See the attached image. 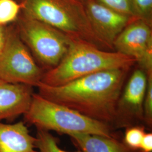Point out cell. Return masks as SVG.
<instances>
[{"label": "cell", "instance_id": "cell-1", "mask_svg": "<svg viewBox=\"0 0 152 152\" xmlns=\"http://www.w3.org/2000/svg\"><path fill=\"white\" fill-rule=\"evenodd\" d=\"M130 69H113L85 76L59 86L40 83L38 94L87 117L112 126L117 104Z\"/></svg>", "mask_w": 152, "mask_h": 152}, {"label": "cell", "instance_id": "cell-2", "mask_svg": "<svg viewBox=\"0 0 152 152\" xmlns=\"http://www.w3.org/2000/svg\"><path fill=\"white\" fill-rule=\"evenodd\" d=\"M136 61L114 51L100 49L85 41L74 40L60 63L44 73L41 82L59 86L101 71L130 69Z\"/></svg>", "mask_w": 152, "mask_h": 152}, {"label": "cell", "instance_id": "cell-3", "mask_svg": "<svg viewBox=\"0 0 152 152\" xmlns=\"http://www.w3.org/2000/svg\"><path fill=\"white\" fill-rule=\"evenodd\" d=\"M24 13L70 38L106 50L92 29L81 0H16Z\"/></svg>", "mask_w": 152, "mask_h": 152}, {"label": "cell", "instance_id": "cell-4", "mask_svg": "<svg viewBox=\"0 0 152 152\" xmlns=\"http://www.w3.org/2000/svg\"><path fill=\"white\" fill-rule=\"evenodd\" d=\"M26 125L37 130L54 131L69 135L73 133L118 137L107 124L93 120L72 109L56 103L34 93L29 108L23 115Z\"/></svg>", "mask_w": 152, "mask_h": 152}, {"label": "cell", "instance_id": "cell-5", "mask_svg": "<svg viewBox=\"0 0 152 152\" xmlns=\"http://www.w3.org/2000/svg\"><path fill=\"white\" fill-rule=\"evenodd\" d=\"M14 23L22 41L45 72L60 63L74 41L58 29L22 11Z\"/></svg>", "mask_w": 152, "mask_h": 152}, {"label": "cell", "instance_id": "cell-6", "mask_svg": "<svg viewBox=\"0 0 152 152\" xmlns=\"http://www.w3.org/2000/svg\"><path fill=\"white\" fill-rule=\"evenodd\" d=\"M45 72L22 41L15 24L6 26L0 50V80L37 87Z\"/></svg>", "mask_w": 152, "mask_h": 152}, {"label": "cell", "instance_id": "cell-7", "mask_svg": "<svg viewBox=\"0 0 152 152\" xmlns=\"http://www.w3.org/2000/svg\"><path fill=\"white\" fill-rule=\"evenodd\" d=\"M147 75L140 68L134 71L126 81L117 104L112 127L114 130L144 125L143 105Z\"/></svg>", "mask_w": 152, "mask_h": 152}, {"label": "cell", "instance_id": "cell-8", "mask_svg": "<svg viewBox=\"0 0 152 152\" xmlns=\"http://www.w3.org/2000/svg\"><path fill=\"white\" fill-rule=\"evenodd\" d=\"M113 49L134 59L147 74L152 72V27L141 19L133 20L115 39Z\"/></svg>", "mask_w": 152, "mask_h": 152}, {"label": "cell", "instance_id": "cell-9", "mask_svg": "<svg viewBox=\"0 0 152 152\" xmlns=\"http://www.w3.org/2000/svg\"><path fill=\"white\" fill-rule=\"evenodd\" d=\"M81 1L98 39L105 50L114 51L113 44L115 39L124 28L135 19L114 11L96 0Z\"/></svg>", "mask_w": 152, "mask_h": 152}, {"label": "cell", "instance_id": "cell-10", "mask_svg": "<svg viewBox=\"0 0 152 152\" xmlns=\"http://www.w3.org/2000/svg\"><path fill=\"white\" fill-rule=\"evenodd\" d=\"M33 87L0 80V121L11 122L27 112L34 94Z\"/></svg>", "mask_w": 152, "mask_h": 152}, {"label": "cell", "instance_id": "cell-11", "mask_svg": "<svg viewBox=\"0 0 152 152\" xmlns=\"http://www.w3.org/2000/svg\"><path fill=\"white\" fill-rule=\"evenodd\" d=\"M36 141L24 121L0 122V152H37L34 149Z\"/></svg>", "mask_w": 152, "mask_h": 152}, {"label": "cell", "instance_id": "cell-12", "mask_svg": "<svg viewBox=\"0 0 152 152\" xmlns=\"http://www.w3.org/2000/svg\"><path fill=\"white\" fill-rule=\"evenodd\" d=\"M68 136L81 152H139L127 146L118 137L86 133H73Z\"/></svg>", "mask_w": 152, "mask_h": 152}, {"label": "cell", "instance_id": "cell-13", "mask_svg": "<svg viewBox=\"0 0 152 152\" xmlns=\"http://www.w3.org/2000/svg\"><path fill=\"white\" fill-rule=\"evenodd\" d=\"M22 10L16 0H0V25L6 26L15 20Z\"/></svg>", "mask_w": 152, "mask_h": 152}, {"label": "cell", "instance_id": "cell-14", "mask_svg": "<svg viewBox=\"0 0 152 152\" xmlns=\"http://www.w3.org/2000/svg\"><path fill=\"white\" fill-rule=\"evenodd\" d=\"M36 139L35 145L36 148L38 149V152H69L61 149L58 146L57 138L48 131L37 130ZM74 152H81L78 150Z\"/></svg>", "mask_w": 152, "mask_h": 152}, {"label": "cell", "instance_id": "cell-15", "mask_svg": "<svg viewBox=\"0 0 152 152\" xmlns=\"http://www.w3.org/2000/svg\"><path fill=\"white\" fill-rule=\"evenodd\" d=\"M145 129L144 125H135L125 129L123 141L131 149L139 151L142 137L146 132Z\"/></svg>", "mask_w": 152, "mask_h": 152}, {"label": "cell", "instance_id": "cell-16", "mask_svg": "<svg viewBox=\"0 0 152 152\" xmlns=\"http://www.w3.org/2000/svg\"><path fill=\"white\" fill-rule=\"evenodd\" d=\"M130 2L135 18L152 27V0H130Z\"/></svg>", "mask_w": 152, "mask_h": 152}, {"label": "cell", "instance_id": "cell-17", "mask_svg": "<svg viewBox=\"0 0 152 152\" xmlns=\"http://www.w3.org/2000/svg\"><path fill=\"white\" fill-rule=\"evenodd\" d=\"M147 75V85L144 100V125L149 130L152 129V72Z\"/></svg>", "mask_w": 152, "mask_h": 152}, {"label": "cell", "instance_id": "cell-18", "mask_svg": "<svg viewBox=\"0 0 152 152\" xmlns=\"http://www.w3.org/2000/svg\"><path fill=\"white\" fill-rule=\"evenodd\" d=\"M99 3L119 13L136 19L134 15L130 0H96Z\"/></svg>", "mask_w": 152, "mask_h": 152}, {"label": "cell", "instance_id": "cell-19", "mask_svg": "<svg viewBox=\"0 0 152 152\" xmlns=\"http://www.w3.org/2000/svg\"><path fill=\"white\" fill-rule=\"evenodd\" d=\"M139 152H152V133L145 132L142 137Z\"/></svg>", "mask_w": 152, "mask_h": 152}, {"label": "cell", "instance_id": "cell-20", "mask_svg": "<svg viewBox=\"0 0 152 152\" xmlns=\"http://www.w3.org/2000/svg\"><path fill=\"white\" fill-rule=\"evenodd\" d=\"M5 27L6 26H2L0 25V50L3 46L5 39Z\"/></svg>", "mask_w": 152, "mask_h": 152}, {"label": "cell", "instance_id": "cell-21", "mask_svg": "<svg viewBox=\"0 0 152 152\" xmlns=\"http://www.w3.org/2000/svg\"></svg>", "mask_w": 152, "mask_h": 152}]
</instances>
